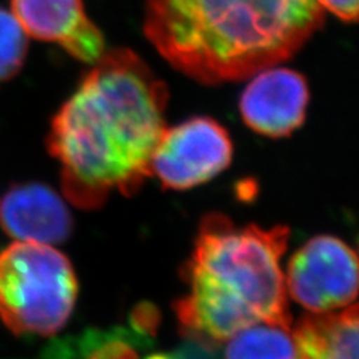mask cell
I'll list each match as a JSON object with an SVG mask.
<instances>
[{"mask_svg":"<svg viewBox=\"0 0 359 359\" xmlns=\"http://www.w3.org/2000/svg\"><path fill=\"white\" fill-rule=\"evenodd\" d=\"M168 99L166 84L132 50H107L93 63L55 112L47 137L72 205L97 210L114 192L132 196L153 177Z\"/></svg>","mask_w":359,"mask_h":359,"instance_id":"1","label":"cell"},{"mask_svg":"<svg viewBox=\"0 0 359 359\" xmlns=\"http://www.w3.org/2000/svg\"><path fill=\"white\" fill-rule=\"evenodd\" d=\"M323 18L318 0H147L144 33L174 69L215 86L294 57Z\"/></svg>","mask_w":359,"mask_h":359,"instance_id":"2","label":"cell"},{"mask_svg":"<svg viewBox=\"0 0 359 359\" xmlns=\"http://www.w3.org/2000/svg\"><path fill=\"white\" fill-rule=\"evenodd\" d=\"M287 226H237L228 216L202 217L183 269L189 294L174 302L182 331L216 346L256 323L292 327L285 274Z\"/></svg>","mask_w":359,"mask_h":359,"instance_id":"3","label":"cell"},{"mask_svg":"<svg viewBox=\"0 0 359 359\" xmlns=\"http://www.w3.org/2000/svg\"><path fill=\"white\" fill-rule=\"evenodd\" d=\"M76 297L74 266L53 245L17 241L0 252V319L15 335L57 334Z\"/></svg>","mask_w":359,"mask_h":359,"instance_id":"4","label":"cell"},{"mask_svg":"<svg viewBox=\"0 0 359 359\" xmlns=\"http://www.w3.org/2000/svg\"><path fill=\"white\" fill-rule=\"evenodd\" d=\"M286 292L311 313L351 306L359 295V257L332 235H318L290 257Z\"/></svg>","mask_w":359,"mask_h":359,"instance_id":"5","label":"cell"},{"mask_svg":"<svg viewBox=\"0 0 359 359\" xmlns=\"http://www.w3.org/2000/svg\"><path fill=\"white\" fill-rule=\"evenodd\" d=\"M229 133L216 120L190 118L165 129L151 159V174L165 189L187 190L226 170L232 161Z\"/></svg>","mask_w":359,"mask_h":359,"instance_id":"6","label":"cell"},{"mask_svg":"<svg viewBox=\"0 0 359 359\" xmlns=\"http://www.w3.org/2000/svg\"><path fill=\"white\" fill-rule=\"evenodd\" d=\"M310 92L306 78L287 67H269L256 74L244 88L240 112L256 133L282 138L306 120Z\"/></svg>","mask_w":359,"mask_h":359,"instance_id":"7","label":"cell"},{"mask_svg":"<svg viewBox=\"0 0 359 359\" xmlns=\"http://www.w3.org/2000/svg\"><path fill=\"white\" fill-rule=\"evenodd\" d=\"M11 8L29 36L57 42L76 60L93 65L107 51L102 32L81 0H11Z\"/></svg>","mask_w":359,"mask_h":359,"instance_id":"8","label":"cell"},{"mask_svg":"<svg viewBox=\"0 0 359 359\" xmlns=\"http://www.w3.org/2000/svg\"><path fill=\"white\" fill-rule=\"evenodd\" d=\"M0 226L18 241L54 245L71 237L74 217L65 199L50 186L17 183L0 194Z\"/></svg>","mask_w":359,"mask_h":359,"instance_id":"9","label":"cell"},{"mask_svg":"<svg viewBox=\"0 0 359 359\" xmlns=\"http://www.w3.org/2000/svg\"><path fill=\"white\" fill-rule=\"evenodd\" d=\"M292 331L298 359H359V304L306 314Z\"/></svg>","mask_w":359,"mask_h":359,"instance_id":"10","label":"cell"},{"mask_svg":"<svg viewBox=\"0 0 359 359\" xmlns=\"http://www.w3.org/2000/svg\"><path fill=\"white\" fill-rule=\"evenodd\" d=\"M153 341L130 328L88 330L54 343L42 359H140V351Z\"/></svg>","mask_w":359,"mask_h":359,"instance_id":"11","label":"cell"},{"mask_svg":"<svg viewBox=\"0 0 359 359\" xmlns=\"http://www.w3.org/2000/svg\"><path fill=\"white\" fill-rule=\"evenodd\" d=\"M224 359H298L294 331L282 325H252L228 340Z\"/></svg>","mask_w":359,"mask_h":359,"instance_id":"12","label":"cell"},{"mask_svg":"<svg viewBox=\"0 0 359 359\" xmlns=\"http://www.w3.org/2000/svg\"><path fill=\"white\" fill-rule=\"evenodd\" d=\"M29 35L13 13L0 8V84L6 83L25 66Z\"/></svg>","mask_w":359,"mask_h":359,"instance_id":"13","label":"cell"},{"mask_svg":"<svg viewBox=\"0 0 359 359\" xmlns=\"http://www.w3.org/2000/svg\"><path fill=\"white\" fill-rule=\"evenodd\" d=\"M130 330L145 337V339L154 340L157 335V328L161 325V311L156 309L151 302H140L130 313Z\"/></svg>","mask_w":359,"mask_h":359,"instance_id":"14","label":"cell"},{"mask_svg":"<svg viewBox=\"0 0 359 359\" xmlns=\"http://www.w3.org/2000/svg\"><path fill=\"white\" fill-rule=\"evenodd\" d=\"M322 9L341 18L343 21L359 20V0H318Z\"/></svg>","mask_w":359,"mask_h":359,"instance_id":"15","label":"cell"},{"mask_svg":"<svg viewBox=\"0 0 359 359\" xmlns=\"http://www.w3.org/2000/svg\"><path fill=\"white\" fill-rule=\"evenodd\" d=\"M145 359H175V358L172 355H168V353H153Z\"/></svg>","mask_w":359,"mask_h":359,"instance_id":"16","label":"cell"}]
</instances>
